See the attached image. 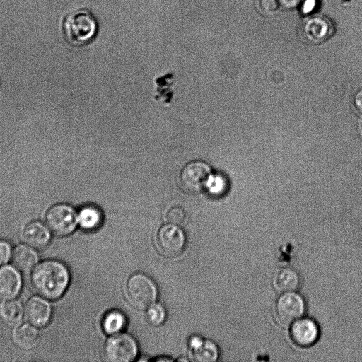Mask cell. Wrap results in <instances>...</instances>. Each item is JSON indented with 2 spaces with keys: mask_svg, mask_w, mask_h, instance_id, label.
Returning a JSON list of instances; mask_svg holds the SVG:
<instances>
[{
  "mask_svg": "<svg viewBox=\"0 0 362 362\" xmlns=\"http://www.w3.org/2000/svg\"><path fill=\"white\" fill-rule=\"evenodd\" d=\"M31 281L36 292L42 297L56 300L69 286L70 274L62 262L48 259L35 266L32 271Z\"/></svg>",
  "mask_w": 362,
  "mask_h": 362,
  "instance_id": "6da1fadb",
  "label": "cell"
},
{
  "mask_svg": "<svg viewBox=\"0 0 362 362\" xmlns=\"http://www.w3.org/2000/svg\"><path fill=\"white\" fill-rule=\"evenodd\" d=\"M125 296L134 308L146 310L157 299V286L146 274L136 273L130 276L126 282Z\"/></svg>",
  "mask_w": 362,
  "mask_h": 362,
  "instance_id": "7a4b0ae2",
  "label": "cell"
},
{
  "mask_svg": "<svg viewBox=\"0 0 362 362\" xmlns=\"http://www.w3.org/2000/svg\"><path fill=\"white\" fill-rule=\"evenodd\" d=\"M63 28L69 42L79 46L92 40L97 30V24L90 12L79 10L71 13L66 18Z\"/></svg>",
  "mask_w": 362,
  "mask_h": 362,
  "instance_id": "3957f363",
  "label": "cell"
},
{
  "mask_svg": "<svg viewBox=\"0 0 362 362\" xmlns=\"http://www.w3.org/2000/svg\"><path fill=\"white\" fill-rule=\"evenodd\" d=\"M103 352L107 361L130 362L137 356L138 345L132 336L120 332L110 335Z\"/></svg>",
  "mask_w": 362,
  "mask_h": 362,
  "instance_id": "277c9868",
  "label": "cell"
},
{
  "mask_svg": "<svg viewBox=\"0 0 362 362\" xmlns=\"http://www.w3.org/2000/svg\"><path fill=\"white\" fill-rule=\"evenodd\" d=\"M77 213L66 204H57L46 213L45 222L50 230L58 236L70 235L78 224Z\"/></svg>",
  "mask_w": 362,
  "mask_h": 362,
  "instance_id": "5b68a950",
  "label": "cell"
},
{
  "mask_svg": "<svg viewBox=\"0 0 362 362\" xmlns=\"http://www.w3.org/2000/svg\"><path fill=\"white\" fill-rule=\"evenodd\" d=\"M185 240L183 230L178 226L168 223L158 230L155 237V245L161 255L171 258L177 257L182 252Z\"/></svg>",
  "mask_w": 362,
  "mask_h": 362,
  "instance_id": "8992f818",
  "label": "cell"
},
{
  "mask_svg": "<svg viewBox=\"0 0 362 362\" xmlns=\"http://www.w3.org/2000/svg\"><path fill=\"white\" fill-rule=\"evenodd\" d=\"M211 175V168L207 163L199 160L189 162L180 173L182 189L188 193H199L208 185Z\"/></svg>",
  "mask_w": 362,
  "mask_h": 362,
  "instance_id": "52a82bcc",
  "label": "cell"
},
{
  "mask_svg": "<svg viewBox=\"0 0 362 362\" xmlns=\"http://www.w3.org/2000/svg\"><path fill=\"white\" fill-rule=\"evenodd\" d=\"M305 310V301L296 291L282 293L276 302V315L284 325H290L304 316Z\"/></svg>",
  "mask_w": 362,
  "mask_h": 362,
  "instance_id": "ba28073f",
  "label": "cell"
},
{
  "mask_svg": "<svg viewBox=\"0 0 362 362\" xmlns=\"http://www.w3.org/2000/svg\"><path fill=\"white\" fill-rule=\"evenodd\" d=\"M290 326L291 338L299 346H311L319 339V326L314 320L310 317L303 316L292 322Z\"/></svg>",
  "mask_w": 362,
  "mask_h": 362,
  "instance_id": "9c48e42d",
  "label": "cell"
},
{
  "mask_svg": "<svg viewBox=\"0 0 362 362\" xmlns=\"http://www.w3.org/2000/svg\"><path fill=\"white\" fill-rule=\"evenodd\" d=\"M22 287L20 271L15 267L4 265L0 267V299H14Z\"/></svg>",
  "mask_w": 362,
  "mask_h": 362,
  "instance_id": "30bf717a",
  "label": "cell"
},
{
  "mask_svg": "<svg viewBox=\"0 0 362 362\" xmlns=\"http://www.w3.org/2000/svg\"><path fill=\"white\" fill-rule=\"evenodd\" d=\"M25 313L30 324L36 327H43L49 322L52 311L48 300L33 296L28 301Z\"/></svg>",
  "mask_w": 362,
  "mask_h": 362,
  "instance_id": "8fae6325",
  "label": "cell"
},
{
  "mask_svg": "<svg viewBox=\"0 0 362 362\" xmlns=\"http://www.w3.org/2000/svg\"><path fill=\"white\" fill-rule=\"evenodd\" d=\"M24 241L36 249H42L51 240L50 229L39 221H33L25 226L23 230Z\"/></svg>",
  "mask_w": 362,
  "mask_h": 362,
  "instance_id": "7c38bea8",
  "label": "cell"
},
{
  "mask_svg": "<svg viewBox=\"0 0 362 362\" xmlns=\"http://www.w3.org/2000/svg\"><path fill=\"white\" fill-rule=\"evenodd\" d=\"M273 285L281 293L296 291L301 285V279L298 272L293 268L281 267L274 274Z\"/></svg>",
  "mask_w": 362,
  "mask_h": 362,
  "instance_id": "4fadbf2b",
  "label": "cell"
},
{
  "mask_svg": "<svg viewBox=\"0 0 362 362\" xmlns=\"http://www.w3.org/2000/svg\"><path fill=\"white\" fill-rule=\"evenodd\" d=\"M330 24L324 17L314 16L303 24L302 31L305 37L313 43L324 41L330 35Z\"/></svg>",
  "mask_w": 362,
  "mask_h": 362,
  "instance_id": "5bb4252c",
  "label": "cell"
},
{
  "mask_svg": "<svg viewBox=\"0 0 362 362\" xmlns=\"http://www.w3.org/2000/svg\"><path fill=\"white\" fill-rule=\"evenodd\" d=\"M39 260L38 255L34 247L19 245L16 247L12 254L13 266L20 272L28 274L33 270Z\"/></svg>",
  "mask_w": 362,
  "mask_h": 362,
  "instance_id": "9a60e30c",
  "label": "cell"
},
{
  "mask_svg": "<svg viewBox=\"0 0 362 362\" xmlns=\"http://www.w3.org/2000/svg\"><path fill=\"white\" fill-rule=\"evenodd\" d=\"M23 315V305L18 300H7L0 304V318L8 326L17 325Z\"/></svg>",
  "mask_w": 362,
  "mask_h": 362,
  "instance_id": "2e32d148",
  "label": "cell"
},
{
  "mask_svg": "<svg viewBox=\"0 0 362 362\" xmlns=\"http://www.w3.org/2000/svg\"><path fill=\"white\" fill-rule=\"evenodd\" d=\"M12 336L17 346L23 349H30L35 344L38 332L35 326L24 323L13 330Z\"/></svg>",
  "mask_w": 362,
  "mask_h": 362,
  "instance_id": "e0dca14e",
  "label": "cell"
},
{
  "mask_svg": "<svg viewBox=\"0 0 362 362\" xmlns=\"http://www.w3.org/2000/svg\"><path fill=\"white\" fill-rule=\"evenodd\" d=\"M126 325L127 318L124 314L118 310L108 311L102 321L103 330L109 335L120 333Z\"/></svg>",
  "mask_w": 362,
  "mask_h": 362,
  "instance_id": "ac0fdd59",
  "label": "cell"
},
{
  "mask_svg": "<svg viewBox=\"0 0 362 362\" xmlns=\"http://www.w3.org/2000/svg\"><path fill=\"white\" fill-rule=\"evenodd\" d=\"M78 224L84 230H92L98 228L103 221L101 211L96 207L87 206L77 214Z\"/></svg>",
  "mask_w": 362,
  "mask_h": 362,
  "instance_id": "d6986e66",
  "label": "cell"
},
{
  "mask_svg": "<svg viewBox=\"0 0 362 362\" xmlns=\"http://www.w3.org/2000/svg\"><path fill=\"white\" fill-rule=\"evenodd\" d=\"M219 356L218 346L211 340L205 339L192 350L193 361L197 362H214Z\"/></svg>",
  "mask_w": 362,
  "mask_h": 362,
  "instance_id": "ffe728a7",
  "label": "cell"
},
{
  "mask_svg": "<svg viewBox=\"0 0 362 362\" xmlns=\"http://www.w3.org/2000/svg\"><path fill=\"white\" fill-rule=\"evenodd\" d=\"M146 317L151 325L160 326L166 318V312L163 305L155 303L146 309Z\"/></svg>",
  "mask_w": 362,
  "mask_h": 362,
  "instance_id": "44dd1931",
  "label": "cell"
},
{
  "mask_svg": "<svg viewBox=\"0 0 362 362\" xmlns=\"http://www.w3.org/2000/svg\"><path fill=\"white\" fill-rule=\"evenodd\" d=\"M165 218L168 223L180 226L185 221L186 213L182 207L175 206L168 210Z\"/></svg>",
  "mask_w": 362,
  "mask_h": 362,
  "instance_id": "7402d4cb",
  "label": "cell"
},
{
  "mask_svg": "<svg viewBox=\"0 0 362 362\" xmlns=\"http://www.w3.org/2000/svg\"><path fill=\"white\" fill-rule=\"evenodd\" d=\"M278 0H260L259 9L262 13L267 16L274 15L277 12L279 7Z\"/></svg>",
  "mask_w": 362,
  "mask_h": 362,
  "instance_id": "603a6c76",
  "label": "cell"
},
{
  "mask_svg": "<svg viewBox=\"0 0 362 362\" xmlns=\"http://www.w3.org/2000/svg\"><path fill=\"white\" fill-rule=\"evenodd\" d=\"M13 250L11 244L4 240H0V266L6 264L12 257Z\"/></svg>",
  "mask_w": 362,
  "mask_h": 362,
  "instance_id": "cb8c5ba5",
  "label": "cell"
},
{
  "mask_svg": "<svg viewBox=\"0 0 362 362\" xmlns=\"http://www.w3.org/2000/svg\"><path fill=\"white\" fill-rule=\"evenodd\" d=\"M317 0H303L300 3V11L303 15H310L317 7Z\"/></svg>",
  "mask_w": 362,
  "mask_h": 362,
  "instance_id": "d4e9b609",
  "label": "cell"
},
{
  "mask_svg": "<svg viewBox=\"0 0 362 362\" xmlns=\"http://www.w3.org/2000/svg\"><path fill=\"white\" fill-rule=\"evenodd\" d=\"M279 4L285 8L291 9L300 4L303 0H278Z\"/></svg>",
  "mask_w": 362,
  "mask_h": 362,
  "instance_id": "484cf974",
  "label": "cell"
},
{
  "mask_svg": "<svg viewBox=\"0 0 362 362\" xmlns=\"http://www.w3.org/2000/svg\"><path fill=\"white\" fill-rule=\"evenodd\" d=\"M354 104L358 111L362 113V89L359 90L355 95Z\"/></svg>",
  "mask_w": 362,
  "mask_h": 362,
  "instance_id": "4316f807",
  "label": "cell"
}]
</instances>
